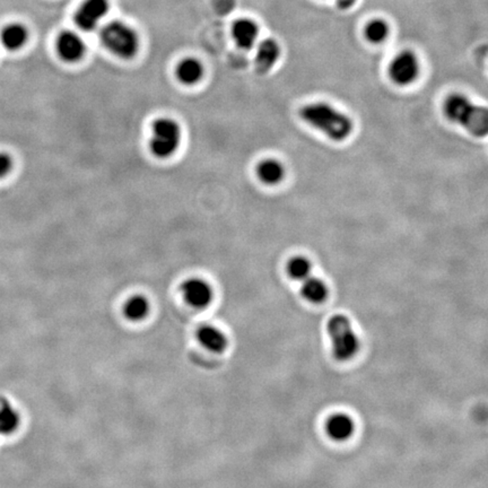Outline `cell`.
I'll return each instance as SVG.
<instances>
[{
	"instance_id": "cell-2",
	"label": "cell",
	"mask_w": 488,
	"mask_h": 488,
	"mask_svg": "<svg viewBox=\"0 0 488 488\" xmlns=\"http://www.w3.org/2000/svg\"><path fill=\"white\" fill-rule=\"evenodd\" d=\"M445 116L475 137H484L488 131V112L485 107L475 105L467 96L454 93L445 98Z\"/></svg>"
},
{
	"instance_id": "cell-11",
	"label": "cell",
	"mask_w": 488,
	"mask_h": 488,
	"mask_svg": "<svg viewBox=\"0 0 488 488\" xmlns=\"http://www.w3.org/2000/svg\"><path fill=\"white\" fill-rule=\"evenodd\" d=\"M280 57L279 44L274 39H266L258 44L256 51V70L259 74H267L277 64Z\"/></svg>"
},
{
	"instance_id": "cell-20",
	"label": "cell",
	"mask_w": 488,
	"mask_h": 488,
	"mask_svg": "<svg viewBox=\"0 0 488 488\" xmlns=\"http://www.w3.org/2000/svg\"><path fill=\"white\" fill-rule=\"evenodd\" d=\"M286 272L292 279L303 282L311 276L312 263L304 256H295L287 263Z\"/></svg>"
},
{
	"instance_id": "cell-15",
	"label": "cell",
	"mask_w": 488,
	"mask_h": 488,
	"mask_svg": "<svg viewBox=\"0 0 488 488\" xmlns=\"http://www.w3.org/2000/svg\"><path fill=\"white\" fill-rule=\"evenodd\" d=\"M205 70L198 59L185 58L180 61L176 67V75L180 83L185 85H194L199 83L204 77Z\"/></svg>"
},
{
	"instance_id": "cell-3",
	"label": "cell",
	"mask_w": 488,
	"mask_h": 488,
	"mask_svg": "<svg viewBox=\"0 0 488 488\" xmlns=\"http://www.w3.org/2000/svg\"><path fill=\"white\" fill-rule=\"evenodd\" d=\"M183 142V128L179 122L168 117H161L152 124L148 148L159 159H168L178 152Z\"/></svg>"
},
{
	"instance_id": "cell-21",
	"label": "cell",
	"mask_w": 488,
	"mask_h": 488,
	"mask_svg": "<svg viewBox=\"0 0 488 488\" xmlns=\"http://www.w3.org/2000/svg\"><path fill=\"white\" fill-rule=\"evenodd\" d=\"M389 32H390V27L388 25L387 22L383 20H380V18L370 20V22L365 25V39H367L370 44H382V42L387 40Z\"/></svg>"
},
{
	"instance_id": "cell-7",
	"label": "cell",
	"mask_w": 488,
	"mask_h": 488,
	"mask_svg": "<svg viewBox=\"0 0 488 488\" xmlns=\"http://www.w3.org/2000/svg\"><path fill=\"white\" fill-rule=\"evenodd\" d=\"M110 11L109 0H85L81 4L74 20L81 31L92 32Z\"/></svg>"
},
{
	"instance_id": "cell-16",
	"label": "cell",
	"mask_w": 488,
	"mask_h": 488,
	"mask_svg": "<svg viewBox=\"0 0 488 488\" xmlns=\"http://www.w3.org/2000/svg\"><path fill=\"white\" fill-rule=\"evenodd\" d=\"M29 40V32L22 24H9L1 32V42L9 51H16L23 48Z\"/></svg>"
},
{
	"instance_id": "cell-6",
	"label": "cell",
	"mask_w": 488,
	"mask_h": 488,
	"mask_svg": "<svg viewBox=\"0 0 488 488\" xmlns=\"http://www.w3.org/2000/svg\"><path fill=\"white\" fill-rule=\"evenodd\" d=\"M421 72V62L413 51L404 50L397 53L389 66L391 81L399 86H408L415 83Z\"/></svg>"
},
{
	"instance_id": "cell-18",
	"label": "cell",
	"mask_w": 488,
	"mask_h": 488,
	"mask_svg": "<svg viewBox=\"0 0 488 488\" xmlns=\"http://www.w3.org/2000/svg\"><path fill=\"white\" fill-rule=\"evenodd\" d=\"M150 311V301L144 295H133L126 301L124 305V317L131 321L144 320Z\"/></svg>"
},
{
	"instance_id": "cell-23",
	"label": "cell",
	"mask_w": 488,
	"mask_h": 488,
	"mask_svg": "<svg viewBox=\"0 0 488 488\" xmlns=\"http://www.w3.org/2000/svg\"><path fill=\"white\" fill-rule=\"evenodd\" d=\"M357 0H336V3L341 9H348L355 5Z\"/></svg>"
},
{
	"instance_id": "cell-10",
	"label": "cell",
	"mask_w": 488,
	"mask_h": 488,
	"mask_svg": "<svg viewBox=\"0 0 488 488\" xmlns=\"http://www.w3.org/2000/svg\"><path fill=\"white\" fill-rule=\"evenodd\" d=\"M259 27L250 18H240L232 25V38L240 49L250 50L257 44Z\"/></svg>"
},
{
	"instance_id": "cell-5",
	"label": "cell",
	"mask_w": 488,
	"mask_h": 488,
	"mask_svg": "<svg viewBox=\"0 0 488 488\" xmlns=\"http://www.w3.org/2000/svg\"><path fill=\"white\" fill-rule=\"evenodd\" d=\"M327 329L331 341L332 354L336 360L348 361L357 354L360 341L346 315H336L331 317L328 321Z\"/></svg>"
},
{
	"instance_id": "cell-12",
	"label": "cell",
	"mask_w": 488,
	"mask_h": 488,
	"mask_svg": "<svg viewBox=\"0 0 488 488\" xmlns=\"http://www.w3.org/2000/svg\"><path fill=\"white\" fill-rule=\"evenodd\" d=\"M326 430L332 440L346 441L354 434L355 423L347 414H334L327 419Z\"/></svg>"
},
{
	"instance_id": "cell-1",
	"label": "cell",
	"mask_w": 488,
	"mask_h": 488,
	"mask_svg": "<svg viewBox=\"0 0 488 488\" xmlns=\"http://www.w3.org/2000/svg\"><path fill=\"white\" fill-rule=\"evenodd\" d=\"M300 116L306 124L335 142H343L354 129L350 117L324 102L304 105L301 109Z\"/></svg>"
},
{
	"instance_id": "cell-9",
	"label": "cell",
	"mask_w": 488,
	"mask_h": 488,
	"mask_svg": "<svg viewBox=\"0 0 488 488\" xmlns=\"http://www.w3.org/2000/svg\"><path fill=\"white\" fill-rule=\"evenodd\" d=\"M57 53L66 62H77L86 53V44L79 34L65 31L57 39Z\"/></svg>"
},
{
	"instance_id": "cell-4",
	"label": "cell",
	"mask_w": 488,
	"mask_h": 488,
	"mask_svg": "<svg viewBox=\"0 0 488 488\" xmlns=\"http://www.w3.org/2000/svg\"><path fill=\"white\" fill-rule=\"evenodd\" d=\"M100 39L103 46L119 58L131 59L139 50L136 31L121 20H112L102 27Z\"/></svg>"
},
{
	"instance_id": "cell-8",
	"label": "cell",
	"mask_w": 488,
	"mask_h": 488,
	"mask_svg": "<svg viewBox=\"0 0 488 488\" xmlns=\"http://www.w3.org/2000/svg\"><path fill=\"white\" fill-rule=\"evenodd\" d=\"M183 298L194 309H205L214 300V289L204 278L190 277L180 287Z\"/></svg>"
},
{
	"instance_id": "cell-17",
	"label": "cell",
	"mask_w": 488,
	"mask_h": 488,
	"mask_svg": "<svg viewBox=\"0 0 488 488\" xmlns=\"http://www.w3.org/2000/svg\"><path fill=\"white\" fill-rule=\"evenodd\" d=\"M301 293L306 301H309L313 304H320L328 298L329 289L324 280L310 276L303 280V284L301 287Z\"/></svg>"
},
{
	"instance_id": "cell-14",
	"label": "cell",
	"mask_w": 488,
	"mask_h": 488,
	"mask_svg": "<svg viewBox=\"0 0 488 488\" xmlns=\"http://www.w3.org/2000/svg\"><path fill=\"white\" fill-rule=\"evenodd\" d=\"M258 179L267 185H276L282 183L285 176V168L278 159H265L256 169Z\"/></svg>"
},
{
	"instance_id": "cell-13",
	"label": "cell",
	"mask_w": 488,
	"mask_h": 488,
	"mask_svg": "<svg viewBox=\"0 0 488 488\" xmlns=\"http://www.w3.org/2000/svg\"><path fill=\"white\" fill-rule=\"evenodd\" d=\"M197 339L209 352H222L227 348L228 341L225 334L213 324L200 327L197 331Z\"/></svg>"
},
{
	"instance_id": "cell-19",
	"label": "cell",
	"mask_w": 488,
	"mask_h": 488,
	"mask_svg": "<svg viewBox=\"0 0 488 488\" xmlns=\"http://www.w3.org/2000/svg\"><path fill=\"white\" fill-rule=\"evenodd\" d=\"M20 416L12 404H5L0 407V434L11 435L20 426Z\"/></svg>"
},
{
	"instance_id": "cell-22",
	"label": "cell",
	"mask_w": 488,
	"mask_h": 488,
	"mask_svg": "<svg viewBox=\"0 0 488 488\" xmlns=\"http://www.w3.org/2000/svg\"><path fill=\"white\" fill-rule=\"evenodd\" d=\"M14 161L7 153H0V179H4L12 172Z\"/></svg>"
}]
</instances>
